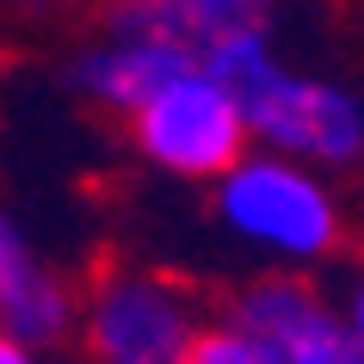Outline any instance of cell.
Masks as SVG:
<instances>
[{
  "instance_id": "obj_1",
  "label": "cell",
  "mask_w": 364,
  "mask_h": 364,
  "mask_svg": "<svg viewBox=\"0 0 364 364\" xmlns=\"http://www.w3.org/2000/svg\"><path fill=\"white\" fill-rule=\"evenodd\" d=\"M364 358V290L358 272L266 266L210 303V321L192 346V364H358Z\"/></svg>"
},
{
  "instance_id": "obj_2",
  "label": "cell",
  "mask_w": 364,
  "mask_h": 364,
  "mask_svg": "<svg viewBox=\"0 0 364 364\" xmlns=\"http://www.w3.org/2000/svg\"><path fill=\"white\" fill-rule=\"evenodd\" d=\"M198 62L235 93L247 142L284 149L327 173H352L364 161L358 87L340 75H315L303 62H290L278 50V31H235V38L210 43Z\"/></svg>"
},
{
  "instance_id": "obj_3",
  "label": "cell",
  "mask_w": 364,
  "mask_h": 364,
  "mask_svg": "<svg viewBox=\"0 0 364 364\" xmlns=\"http://www.w3.org/2000/svg\"><path fill=\"white\" fill-rule=\"evenodd\" d=\"M210 210H216V229L241 253L284 272L340 266L346 235H352L340 173L296 161L284 149H259V142H247L210 179Z\"/></svg>"
},
{
  "instance_id": "obj_4",
  "label": "cell",
  "mask_w": 364,
  "mask_h": 364,
  "mask_svg": "<svg viewBox=\"0 0 364 364\" xmlns=\"http://www.w3.org/2000/svg\"><path fill=\"white\" fill-rule=\"evenodd\" d=\"M210 296L161 266H99L75 309V346L99 364H192Z\"/></svg>"
},
{
  "instance_id": "obj_5",
  "label": "cell",
  "mask_w": 364,
  "mask_h": 364,
  "mask_svg": "<svg viewBox=\"0 0 364 364\" xmlns=\"http://www.w3.org/2000/svg\"><path fill=\"white\" fill-rule=\"evenodd\" d=\"M130 130V149L167 179L186 186H210L235 154L247 149V124L241 105L204 62H186L179 75H167L142 105L117 117Z\"/></svg>"
},
{
  "instance_id": "obj_6",
  "label": "cell",
  "mask_w": 364,
  "mask_h": 364,
  "mask_svg": "<svg viewBox=\"0 0 364 364\" xmlns=\"http://www.w3.org/2000/svg\"><path fill=\"white\" fill-rule=\"evenodd\" d=\"M75 278L38 247V229L19 210L0 204V333H13L31 358H50L75 346Z\"/></svg>"
},
{
  "instance_id": "obj_7",
  "label": "cell",
  "mask_w": 364,
  "mask_h": 364,
  "mask_svg": "<svg viewBox=\"0 0 364 364\" xmlns=\"http://www.w3.org/2000/svg\"><path fill=\"white\" fill-rule=\"evenodd\" d=\"M186 62H192V56H186L179 43H167V38H149V31H117V25H105L93 43H80L75 56H68L62 80H68V93L87 99L93 112L124 117L130 105H142V99H149L167 75H179Z\"/></svg>"
},
{
  "instance_id": "obj_8",
  "label": "cell",
  "mask_w": 364,
  "mask_h": 364,
  "mask_svg": "<svg viewBox=\"0 0 364 364\" xmlns=\"http://www.w3.org/2000/svg\"><path fill=\"white\" fill-rule=\"evenodd\" d=\"M278 19H284V0H112L105 6V25L167 38L192 62L235 31H278Z\"/></svg>"
},
{
  "instance_id": "obj_9",
  "label": "cell",
  "mask_w": 364,
  "mask_h": 364,
  "mask_svg": "<svg viewBox=\"0 0 364 364\" xmlns=\"http://www.w3.org/2000/svg\"><path fill=\"white\" fill-rule=\"evenodd\" d=\"M0 364H31V352H25L13 333H0Z\"/></svg>"
},
{
  "instance_id": "obj_10",
  "label": "cell",
  "mask_w": 364,
  "mask_h": 364,
  "mask_svg": "<svg viewBox=\"0 0 364 364\" xmlns=\"http://www.w3.org/2000/svg\"><path fill=\"white\" fill-rule=\"evenodd\" d=\"M13 6H25V13H43V6H62V0H13Z\"/></svg>"
}]
</instances>
